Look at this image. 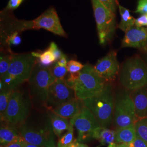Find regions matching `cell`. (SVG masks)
<instances>
[{
  "label": "cell",
  "mask_w": 147,
  "mask_h": 147,
  "mask_svg": "<svg viewBox=\"0 0 147 147\" xmlns=\"http://www.w3.org/2000/svg\"><path fill=\"white\" fill-rule=\"evenodd\" d=\"M13 55L3 54L0 57V77L2 78L8 70Z\"/></svg>",
  "instance_id": "obj_26"
},
{
  "label": "cell",
  "mask_w": 147,
  "mask_h": 147,
  "mask_svg": "<svg viewBox=\"0 0 147 147\" xmlns=\"http://www.w3.org/2000/svg\"><path fill=\"white\" fill-rule=\"evenodd\" d=\"M117 147V143L116 142L111 143V144L108 145V147Z\"/></svg>",
  "instance_id": "obj_42"
},
{
  "label": "cell",
  "mask_w": 147,
  "mask_h": 147,
  "mask_svg": "<svg viewBox=\"0 0 147 147\" xmlns=\"http://www.w3.org/2000/svg\"><path fill=\"white\" fill-rule=\"evenodd\" d=\"M50 69L53 76L56 79L63 80L67 75V73H68L67 67L59 66L57 62L55 63Z\"/></svg>",
  "instance_id": "obj_27"
},
{
  "label": "cell",
  "mask_w": 147,
  "mask_h": 147,
  "mask_svg": "<svg viewBox=\"0 0 147 147\" xmlns=\"http://www.w3.org/2000/svg\"><path fill=\"white\" fill-rule=\"evenodd\" d=\"M9 28L11 33L21 32L27 30H39L42 28L62 37H67L63 30L57 12L53 8H50L42 15L32 21H11Z\"/></svg>",
  "instance_id": "obj_3"
},
{
  "label": "cell",
  "mask_w": 147,
  "mask_h": 147,
  "mask_svg": "<svg viewBox=\"0 0 147 147\" xmlns=\"http://www.w3.org/2000/svg\"><path fill=\"white\" fill-rule=\"evenodd\" d=\"M135 25L137 26L143 27L147 26V14H143L138 18L136 19Z\"/></svg>",
  "instance_id": "obj_34"
},
{
  "label": "cell",
  "mask_w": 147,
  "mask_h": 147,
  "mask_svg": "<svg viewBox=\"0 0 147 147\" xmlns=\"http://www.w3.org/2000/svg\"><path fill=\"white\" fill-rule=\"evenodd\" d=\"M24 0H9L7 6V10H14L16 9Z\"/></svg>",
  "instance_id": "obj_35"
},
{
  "label": "cell",
  "mask_w": 147,
  "mask_h": 147,
  "mask_svg": "<svg viewBox=\"0 0 147 147\" xmlns=\"http://www.w3.org/2000/svg\"><path fill=\"white\" fill-rule=\"evenodd\" d=\"M49 115L53 132L58 137L61 136L65 131H68L74 127L69 119L58 116L51 111H49Z\"/></svg>",
  "instance_id": "obj_17"
},
{
  "label": "cell",
  "mask_w": 147,
  "mask_h": 147,
  "mask_svg": "<svg viewBox=\"0 0 147 147\" xmlns=\"http://www.w3.org/2000/svg\"><path fill=\"white\" fill-rule=\"evenodd\" d=\"M134 47L143 53L147 52V28L135 25L129 28L121 40V47Z\"/></svg>",
  "instance_id": "obj_14"
},
{
  "label": "cell",
  "mask_w": 147,
  "mask_h": 147,
  "mask_svg": "<svg viewBox=\"0 0 147 147\" xmlns=\"http://www.w3.org/2000/svg\"><path fill=\"white\" fill-rule=\"evenodd\" d=\"M135 13L147 14V0H138Z\"/></svg>",
  "instance_id": "obj_33"
},
{
  "label": "cell",
  "mask_w": 147,
  "mask_h": 147,
  "mask_svg": "<svg viewBox=\"0 0 147 147\" xmlns=\"http://www.w3.org/2000/svg\"><path fill=\"white\" fill-rule=\"evenodd\" d=\"M138 120L131 92L121 91L115 96L113 123L116 129L135 124Z\"/></svg>",
  "instance_id": "obj_7"
},
{
  "label": "cell",
  "mask_w": 147,
  "mask_h": 147,
  "mask_svg": "<svg viewBox=\"0 0 147 147\" xmlns=\"http://www.w3.org/2000/svg\"><path fill=\"white\" fill-rule=\"evenodd\" d=\"M83 106L82 101L75 98L59 105L51 111L58 116L70 120L79 113Z\"/></svg>",
  "instance_id": "obj_16"
},
{
  "label": "cell",
  "mask_w": 147,
  "mask_h": 147,
  "mask_svg": "<svg viewBox=\"0 0 147 147\" xmlns=\"http://www.w3.org/2000/svg\"><path fill=\"white\" fill-rule=\"evenodd\" d=\"M106 82L89 63L79 72V77L74 90L75 96L81 100H85L99 94L104 88Z\"/></svg>",
  "instance_id": "obj_4"
},
{
  "label": "cell",
  "mask_w": 147,
  "mask_h": 147,
  "mask_svg": "<svg viewBox=\"0 0 147 147\" xmlns=\"http://www.w3.org/2000/svg\"><path fill=\"white\" fill-rule=\"evenodd\" d=\"M21 136L27 143L42 147H56L51 127L36 129L25 124L19 127Z\"/></svg>",
  "instance_id": "obj_12"
},
{
  "label": "cell",
  "mask_w": 147,
  "mask_h": 147,
  "mask_svg": "<svg viewBox=\"0 0 147 147\" xmlns=\"http://www.w3.org/2000/svg\"><path fill=\"white\" fill-rule=\"evenodd\" d=\"M119 80L130 92L147 85V65L143 59L135 56L126 59L121 66Z\"/></svg>",
  "instance_id": "obj_2"
},
{
  "label": "cell",
  "mask_w": 147,
  "mask_h": 147,
  "mask_svg": "<svg viewBox=\"0 0 147 147\" xmlns=\"http://www.w3.org/2000/svg\"><path fill=\"white\" fill-rule=\"evenodd\" d=\"M138 119L147 117V85L131 92Z\"/></svg>",
  "instance_id": "obj_15"
},
{
  "label": "cell",
  "mask_w": 147,
  "mask_h": 147,
  "mask_svg": "<svg viewBox=\"0 0 147 147\" xmlns=\"http://www.w3.org/2000/svg\"><path fill=\"white\" fill-rule=\"evenodd\" d=\"M25 141V140L22 137L21 138L15 141L11 142L5 146L1 145V147H23Z\"/></svg>",
  "instance_id": "obj_36"
},
{
  "label": "cell",
  "mask_w": 147,
  "mask_h": 147,
  "mask_svg": "<svg viewBox=\"0 0 147 147\" xmlns=\"http://www.w3.org/2000/svg\"><path fill=\"white\" fill-rule=\"evenodd\" d=\"M79 72L77 73H69L63 79L65 84L72 89H74L77 80L79 77Z\"/></svg>",
  "instance_id": "obj_30"
},
{
  "label": "cell",
  "mask_w": 147,
  "mask_h": 147,
  "mask_svg": "<svg viewBox=\"0 0 147 147\" xmlns=\"http://www.w3.org/2000/svg\"><path fill=\"white\" fill-rule=\"evenodd\" d=\"M15 90L4 89L0 90V117L1 119L5 114L11 96Z\"/></svg>",
  "instance_id": "obj_23"
},
{
  "label": "cell",
  "mask_w": 147,
  "mask_h": 147,
  "mask_svg": "<svg viewBox=\"0 0 147 147\" xmlns=\"http://www.w3.org/2000/svg\"><path fill=\"white\" fill-rule=\"evenodd\" d=\"M57 63L59 66L67 67L68 62H67V59L66 56L63 54L62 57L58 60V61L57 62Z\"/></svg>",
  "instance_id": "obj_38"
},
{
  "label": "cell",
  "mask_w": 147,
  "mask_h": 147,
  "mask_svg": "<svg viewBox=\"0 0 147 147\" xmlns=\"http://www.w3.org/2000/svg\"><path fill=\"white\" fill-rule=\"evenodd\" d=\"M32 53L37 58V62L42 67H49L53 62H56L53 53L49 49L42 53L37 52H33Z\"/></svg>",
  "instance_id": "obj_22"
},
{
  "label": "cell",
  "mask_w": 147,
  "mask_h": 147,
  "mask_svg": "<svg viewBox=\"0 0 147 147\" xmlns=\"http://www.w3.org/2000/svg\"><path fill=\"white\" fill-rule=\"evenodd\" d=\"M115 99L112 84L106 83L104 88L99 94L82 101L101 126L109 128L113 122Z\"/></svg>",
  "instance_id": "obj_1"
},
{
  "label": "cell",
  "mask_w": 147,
  "mask_h": 147,
  "mask_svg": "<svg viewBox=\"0 0 147 147\" xmlns=\"http://www.w3.org/2000/svg\"><path fill=\"white\" fill-rule=\"evenodd\" d=\"M21 137L19 130L15 126L6 123L1 124L0 128V142L1 146H5Z\"/></svg>",
  "instance_id": "obj_18"
},
{
  "label": "cell",
  "mask_w": 147,
  "mask_h": 147,
  "mask_svg": "<svg viewBox=\"0 0 147 147\" xmlns=\"http://www.w3.org/2000/svg\"><path fill=\"white\" fill-rule=\"evenodd\" d=\"M37 61L32 53L13 55L11 65L5 74L13 79L19 87L28 81Z\"/></svg>",
  "instance_id": "obj_9"
},
{
  "label": "cell",
  "mask_w": 147,
  "mask_h": 147,
  "mask_svg": "<svg viewBox=\"0 0 147 147\" xmlns=\"http://www.w3.org/2000/svg\"><path fill=\"white\" fill-rule=\"evenodd\" d=\"M117 147H119L118 146H117Z\"/></svg>",
  "instance_id": "obj_43"
},
{
  "label": "cell",
  "mask_w": 147,
  "mask_h": 147,
  "mask_svg": "<svg viewBox=\"0 0 147 147\" xmlns=\"http://www.w3.org/2000/svg\"><path fill=\"white\" fill-rule=\"evenodd\" d=\"M143 59L144 61V62L147 64V52L143 53Z\"/></svg>",
  "instance_id": "obj_41"
},
{
  "label": "cell",
  "mask_w": 147,
  "mask_h": 147,
  "mask_svg": "<svg viewBox=\"0 0 147 147\" xmlns=\"http://www.w3.org/2000/svg\"><path fill=\"white\" fill-rule=\"evenodd\" d=\"M75 98L74 89L69 87L63 80L56 79L49 87L45 106L48 110L52 111Z\"/></svg>",
  "instance_id": "obj_11"
},
{
  "label": "cell",
  "mask_w": 147,
  "mask_h": 147,
  "mask_svg": "<svg viewBox=\"0 0 147 147\" xmlns=\"http://www.w3.org/2000/svg\"><path fill=\"white\" fill-rule=\"evenodd\" d=\"M116 143H131L136 138V132L135 124L124 127L116 129Z\"/></svg>",
  "instance_id": "obj_20"
},
{
  "label": "cell",
  "mask_w": 147,
  "mask_h": 147,
  "mask_svg": "<svg viewBox=\"0 0 147 147\" xmlns=\"http://www.w3.org/2000/svg\"><path fill=\"white\" fill-rule=\"evenodd\" d=\"M56 80L50 67H42L37 61L28 80L31 96L35 102L45 106L49 87Z\"/></svg>",
  "instance_id": "obj_5"
},
{
  "label": "cell",
  "mask_w": 147,
  "mask_h": 147,
  "mask_svg": "<svg viewBox=\"0 0 147 147\" xmlns=\"http://www.w3.org/2000/svg\"><path fill=\"white\" fill-rule=\"evenodd\" d=\"M134 147H147V143L138 137H136L134 141Z\"/></svg>",
  "instance_id": "obj_37"
},
{
  "label": "cell",
  "mask_w": 147,
  "mask_h": 147,
  "mask_svg": "<svg viewBox=\"0 0 147 147\" xmlns=\"http://www.w3.org/2000/svg\"><path fill=\"white\" fill-rule=\"evenodd\" d=\"M49 49L53 53L55 58L56 62L58 61L63 55L62 51L58 49L57 45L55 42H51L50 44V47H49Z\"/></svg>",
  "instance_id": "obj_31"
},
{
  "label": "cell",
  "mask_w": 147,
  "mask_h": 147,
  "mask_svg": "<svg viewBox=\"0 0 147 147\" xmlns=\"http://www.w3.org/2000/svg\"><path fill=\"white\" fill-rule=\"evenodd\" d=\"M137 137L147 143V117L138 119L135 123Z\"/></svg>",
  "instance_id": "obj_24"
},
{
  "label": "cell",
  "mask_w": 147,
  "mask_h": 147,
  "mask_svg": "<svg viewBox=\"0 0 147 147\" xmlns=\"http://www.w3.org/2000/svg\"><path fill=\"white\" fill-rule=\"evenodd\" d=\"M100 2L107 7L109 9L116 14L117 6L118 2L117 0H99Z\"/></svg>",
  "instance_id": "obj_32"
},
{
  "label": "cell",
  "mask_w": 147,
  "mask_h": 147,
  "mask_svg": "<svg viewBox=\"0 0 147 147\" xmlns=\"http://www.w3.org/2000/svg\"><path fill=\"white\" fill-rule=\"evenodd\" d=\"M23 147H42L41 146H37L35 144H31L25 141L24 144V146Z\"/></svg>",
  "instance_id": "obj_40"
},
{
  "label": "cell",
  "mask_w": 147,
  "mask_h": 147,
  "mask_svg": "<svg viewBox=\"0 0 147 147\" xmlns=\"http://www.w3.org/2000/svg\"><path fill=\"white\" fill-rule=\"evenodd\" d=\"M68 147H89L87 144H85L84 143L79 142L77 138L75 139L74 141Z\"/></svg>",
  "instance_id": "obj_39"
},
{
  "label": "cell",
  "mask_w": 147,
  "mask_h": 147,
  "mask_svg": "<svg viewBox=\"0 0 147 147\" xmlns=\"http://www.w3.org/2000/svg\"><path fill=\"white\" fill-rule=\"evenodd\" d=\"M6 42L9 45L18 46L21 44V37L18 32H13L7 38Z\"/></svg>",
  "instance_id": "obj_29"
},
{
  "label": "cell",
  "mask_w": 147,
  "mask_h": 147,
  "mask_svg": "<svg viewBox=\"0 0 147 147\" xmlns=\"http://www.w3.org/2000/svg\"><path fill=\"white\" fill-rule=\"evenodd\" d=\"M118 7L121 16V21L118 27L123 31L125 32L131 27L135 25V19L132 17L130 12L126 8L118 3Z\"/></svg>",
  "instance_id": "obj_21"
},
{
  "label": "cell",
  "mask_w": 147,
  "mask_h": 147,
  "mask_svg": "<svg viewBox=\"0 0 147 147\" xmlns=\"http://www.w3.org/2000/svg\"><path fill=\"white\" fill-rule=\"evenodd\" d=\"M70 122L77 130V140L80 143L89 141L93 138L94 130L101 126L94 116L84 105L79 113L70 120Z\"/></svg>",
  "instance_id": "obj_10"
},
{
  "label": "cell",
  "mask_w": 147,
  "mask_h": 147,
  "mask_svg": "<svg viewBox=\"0 0 147 147\" xmlns=\"http://www.w3.org/2000/svg\"><path fill=\"white\" fill-rule=\"evenodd\" d=\"M31 109V101L23 92L15 90L13 93L5 114L1 119L12 126L19 127L24 124Z\"/></svg>",
  "instance_id": "obj_6"
},
{
  "label": "cell",
  "mask_w": 147,
  "mask_h": 147,
  "mask_svg": "<svg viewBox=\"0 0 147 147\" xmlns=\"http://www.w3.org/2000/svg\"><path fill=\"white\" fill-rule=\"evenodd\" d=\"M84 67V65L78 61L71 60L68 62L67 68L69 73H77L80 72Z\"/></svg>",
  "instance_id": "obj_28"
},
{
  "label": "cell",
  "mask_w": 147,
  "mask_h": 147,
  "mask_svg": "<svg viewBox=\"0 0 147 147\" xmlns=\"http://www.w3.org/2000/svg\"><path fill=\"white\" fill-rule=\"evenodd\" d=\"M75 140L73 127L59 137L57 147H68Z\"/></svg>",
  "instance_id": "obj_25"
},
{
  "label": "cell",
  "mask_w": 147,
  "mask_h": 147,
  "mask_svg": "<svg viewBox=\"0 0 147 147\" xmlns=\"http://www.w3.org/2000/svg\"><path fill=\"white\" fill-rule=\"evenodd\" d=\"M94 68L98 74L106 82L114 81L120 72L117 52L115 51H110L105 57L98 61L94 66Z\"/></svg>",
  "instance_id": "obj_13"
},
{
  "label": "cell",
  "mask_w": 147,
  "mask_h": 147,
  "mask_svg": "<svg viewBox=\"0 0 147 147\" xmlns=\"http://www.w3.org/2000/svg\"><path fill=\"white\" fill-rule=\"evenodd\" d=\"M100 44L109 42L116 30V14L99 0H91Z\"/></svg>",
  "instance_id": "obj_8"
},
{
  "label": "cell",
  "mask_w": 147,
  "mask_h": 147,
  "mask_svg": "<svg viewBox=\"0 0 147 147\" xmlns=\"http://www.w3.org/2000/svg\"><path fill=\"white\" fill-rule=\"evenodd\" d=\"M93 138L97 140L101 146L109 145L116 142V131L114 130L100 126L94 130Z\"/></svg>",
  "instance_id": "obj_19"
}]
</instances>
